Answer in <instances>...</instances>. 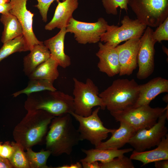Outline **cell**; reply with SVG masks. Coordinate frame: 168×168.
<instances>
[{"instance_id": "ffe728a7", "label": "cell", "mask_w": 168, "mask_h": 168, "mask_svg": "<svg viewBox=\"0 0 168 168\" xmlns=\"http://www.w3.org/2000/svg\"><path fill=\"white\" fill-rule=\"evenodd\" d=\"M154 149L142 152L132 151L130 157L132 160L141 161L145 165L156 161L168 160V135L164 137Z\"/></svg>"}, {"instance_id": "277c9868", "label": "cell", "mask_w": 168, "mask_h": 168, "mask_svg": "<svg viewBox=\"0 0 168 168\" xmlns=\"http://www.w3.org/2000/svg\"><path fill=\"white\" fill-rule=\"evenodd\" d=\"M27 96L24 104L27 111L42 110L55 116L74 112L73 97L62 91H44Z\"/></svg>"}, {"instance_id": "cb8c5ba5", "label": "cell", "mask_w": 168, "mask_h": 168, "mask_svg": "<svg viewBox=\"0 0 168 168\" xmlns=\"http://www.w3.org/2000/svg\"><path fill=\"white\" fill-rule=\"evenodd\" d=\"M0 20L4 26L1 39L3 43L23 35L22 26L14 15L9 12L2 14Z\"/></svg>"}, {"instance_id": "7c38bea8", "label": "cell", "mask_w": 168, "mask_h": 168, "mask_svg": "<svg viewBox=\"0 0 168 168\" xmlns=\"http://www.w3.org/2000/svg\"><path fill=\"white\" fill-rule=\"evenodd\" d=\"M153 29L147 26L140 38L137 60L138 67L137 77L145 79L153 72L155 68L154 46L156 42L152 37Z\"/></svg>"}, {"instance_id": "4316f807", "label": "cell", "mask_w": 168, "mask_h": 168, "mask_svg": "<svg viewBox=\"0 0 168 168\" xmlns=\"http://www.w3.org/2000/svg\"><path fill=\"white\" fill-rule=\"evenodd\" d=\"M26 152L30 168H49L47 165V160L51 155L47 150H42L39 152L33 151L31 148L26 149Z\"/></svg>"}, {"instance_id": "44dd1931", "label": "cell", "mask_w": 168, "mask_h": 168, "mask_svg": "<svg viewBox=\"0 0 168 168\" xmlns=\"http://www.w3.org/2000/svg\"><path fill=\"white\" fill-rule=\"evenodd\" d=\"M23 58V72L28 76L40 65L51 56L49 49L44 43L35 45Z\"/></svg>"}, {"instance_id": "60d3db41", "label": "cell", "mask_w": 168, "mask_h": 168, "mask_svg": "<svg viewBox=\"0 0 168 168\" xmlns=\"http://www.w3.org/2000/svg\"><path fill=\"white\" fill-rule=\"evenodd\" d=\"M2 143L1 142H0V153H1V150H2V144L1 143Z\"/></svg>"}, {"instance_id": "ba28073f", "label": "cell", "mask_w": 168, "mask_h": 168, "mask_svg": "<svg viewBox=\"0 0 168 168\" xmlns=\"http://www.w3.org/2000/svg\"><path fill=\"white\" fill-rule=\"evenodd\" d=\"M100 109V107H98L91 114L87 117L78 115L74 112L71 114L79 123L77 129L81 141H89L95 146V148L107 138L109 133H112L115 129L108 128L104 126L98 114Z\"/></svg>"}, {"instance_id": "83f0119b", "label": "cell", "mask_w": 168, "mask_h": 168, "mask_svg": "<svg viewBox=\"0 0 168 168\" xmlns=\"http://www.w3.org/2000/svg\"><path fill=\"white\" fill-rule=\"evenodd\" d=\"M12 143L14 150L9 160L13 168H30L25 150L16 142H12Z\"/></svg>"}, {"instance_id": "e0dca14e", "label": "cell", "mask_w": 168, "mask_h": 168, "mask_svg": "<svg viewBox=\"0 0 168 168\" xmlns=\"http://www.w3.org/2000/svg\"><path fill=\"white\" fill-rule=\"evenodd\" d=\"M58 2L53 18L45 26L46 30H51L55 28L61 29L66 27L78 5V0H65Z\"/></svg>"}, {"instance_id": "f546056e", "label": "cell", "mask_w": 168, "mask_h": 168, "mask_svg": "<svg viewBox=\"0 0 168 168\" xmlns=\"http://www.w3.org/2000/svg\"><path fill=\"white\" fill-rule=\"evenodd\" d=\"M129 0H102V5L107 13L117 15V9L120 7L126 12L128 10Z\"/></svg>"}, {"instance_id": "4dcf8cb0", "label": "cell", "mask_w": 168, "mask_h": 168, "mask_svg": "<svg viewBox=\"0 0 168 168\" xmlns=\"http://www.w3.org/2000/svg\"><path fill=\"white\" fill-rule=\"evenodd\" d=\"M152 37L156 42L159 43L168 40V17L153 31Z\"/></svg>"}, {"instance_id": "d6a6232c", "label": "cell", "mask_w": 168, "mask_h": 168, "mask_svg": "<svg viewBox=\"0 0 168 168\" xmlns=\"http://www.w3.org/2000/svg\"><path fill=\"white\" fill-rule=\"evenodd\" d=\"M14 150V147L12 142H6L2 145L0 156L9 159L12 155Z\"/></svg>"}, {"instance_id": "74e56055", "label": "cell", "mask_w": 168, "mask_h": 168, "mask_svg": "<svg viewBox=\"0 0 168 168\" xmlns=\"http://www.w3.org/2000/svg\"><path fill=\"white\" fill-rule=\"evenodd\" d=\"M56 168H82V166L81 163L77 162L75 163L71 164L70 165H64L61 166L56 167Z\"/></svg>"}, {"instance_id": "2e32d148", "label": "cell", "mask_w": 168, "mask_h": 168, "mask_svg": "<svg viewBox=\"0 0 168 168\" xmlns=\"http://www.w3.org/2000/svg\"><path fill=\"white\" fill-rule=\"evenodd\" d=\"M139 93L138 100L133 107L149 105L151 102L161 93H168V80L158 77L147 83L139 85Z\"/></svg>"}, {"instance_id": "d4e9b609", "label": "cell", "mask_w": 168, "mask_h": 168, "mask_svg": "<svg viewBox=\"0 0 168 168\" xmlns=\"http://www.w3.org/2000/svg\"><path fill=\"white\" fill-rule=\"evenodd\" d=\"M23 35L7 41L0 49V62L14 53L28 51Z\"/></svg>"}, {"instance_id": "603a6c76", "label": "cell", "mask_w": 168, "mask_h": 168, "mask_svg": "<svg viewBox=\"0 0 168 168\" xmlns=\"http://www.w3.org/2000/svg\"><path fill=\"white\" fill-rule=\"evenodd\" d=\"M58 62L50 57L38 66L28 77L29 80L39 79L46 80L53 83L59 75L58 70Z\"/></svg>"}, {"instance_id": "1f68e13d", "label": "cell", "mask_w": 168, "mask_h": 168, "mask_svg": "<svg viewBox=\"0 0 168 168\" xmlns=\"http://www.w3.org/2000/svg\"><path fill=\"white\" fill-rule=\"evenodd\" d=\"M60 0L63 1L65 0H37L38 3L35 7L39 10L44 22H46L47 21V13L51 4L54 1L58 2Z\"/></svg>"}, {"instance_id": "4fadbf2b", "label": "cell", "mask_w": 168, "mask_h": 168, "mask_svg": "<svg viewBox=\"0 0 168 168\" xmlns=\"http://www.w3.org/2000/svg\"><path fill=\"white\" fill-rule=\"evenodd\" d=\"M27 0H10L11 9L9 12L15 16L20 22L28 51L35 45L43 43L38 40L33 30V18L34 14L26 7Z\"/></svg>"}, {"instance_id": "f35d334b", "label": "cell", "mask_w": 168, "mask_h": 168, "mask_svg": "<svg viewBox=\"0 0 168 168\" xmlns=\"http://www.w3.org/2000/svg\"><path fill=\"white\" fill-rule=\"evenodd\" d=\"M10 2V0H0V5L4 4Z\"/></svg>"}, {"instance_id": "9a60e30c", "label": "cell", "mask_w": 168, "mask_h": 168, "mask_svg": "<svg viewBox=\"0 0 168 168\" xmlns=\"http://www.w3.org/2000/svg\"><path fill=\"white\" fill-rule=\"evenodd\" d=\"M96 55L99 59L97 67L99 71L112 77L119 74V64L115 47L100 42Z\"/></svg>"}, {"instance_id": "8fae6325", "label": "cell", "mask_w": 168, "mask_h": 168, "mask_svg": "<svg viewBox=\"0 0 168 168\" xmlns=\"http://www.w3.org/2000/svg\"><path fill=\"white\" fill-rule=\"evenodd\" d=\"M108 25L107 22L102 17L99 18L96 22L90 23L78 21L72 17L66 28L67 32L74 34L78 43L85 44H95L100 41Z\"/></svg>"}, {"instance_id": "8992f818", "label": "cell", "mask_w": 168, "mask_h": 168, "mask_svg": "<svg viewBox=\"0 0 168 168\" xmlns=\"http://www.w3.org/2000/svg\"><path fill=\"white\" fill-rule=\"evenodd\" d=\"M168 109V105L164 108H152L145 105L110 113L117 122H125L137 131L152 126Z\"/></svg>"}, {"instance_id": "9c48e42d", "label": "cell", "mask_w": 168, "mask_h": 168, "mask_svg": "<svg viewBox=\"0 0 168 168\" xmlns=\"http://www.w3.org/2000/svg\"><path fill=\"white\" fill-rule=\"evenodd\" d=\"M121 23L120 26L108 25L106 31L101 36L100 41L115 47L122 42L140 38L147 27L137 19H132L128 16H124Z\"/></svg>"}, {"instance_id": "52a82bcc", "label": "cell", "mask_w": 168, "mask_h": 168, "mask_svg": "<svg viewBox=\"0 0 168 168\" xmlns=\"http://www.w3.org/2000/svg\"><path fill=\"white\" fill-rule=\"evenodd\" d=\"M128 5L147 26L157 27L168 17V0H129Z\"/></svg>"}, {"instance_id": "d6986e66", "label": "cell", "mask_w": 168, "mask_h": 168, "mask_svg": "<svg viewBox=\"0 0 168 168\" xmlns=\"http://www.w3.org/2000/svg\"><path fill=\"white\" fill-rule=\"evenodd\" d=\"M120 126L113 132L111 137L102 142L96 148L119 149L128 143L136 131L132 127L123 122H119Z\"/></svg>"}, {"instance_id": "6da1fadb", "label": "cell", "mask_w": 168, "mask_h": 168, "mask_svg": "<svg viewBox=\"0 0 168 168\" xmlns=\"http://www.w3.org/2000/svg\"><path fill=\"white\" fill-rule=\"evenodd\" d=\"M71 116L68 114L55 116L49 125L46 136V148L54 156L63 154L70 155L74 147L81 141L80 133L73 124Z\"/></svg>"}, {"instance_id": "d590c367", "label": "cell", "mask_w": 168, "mask_h": 168, "mask_svg": "<svg viewBox=\"0 0 168 168\" xmlns=\"http://www.w3.org/2000/svg\"><path fill=\"white\" fill-rule=\"evenodd\" d=\"M154 162V166L156 168H168V160H160Z\"/></svg>"}, {"instance_id": "ab89813d", "label": "cell", "mask_w": 168, "mask_h": 168, "mask_svg": "<svg viewBox=\"0 0 168 168\" xmlns=\"http://www.w3.org/2000/svg\"><path fill=\"white\" fill-rule=\"evenodd\" d=\"M163 100L166 102H168V95H166L164 96L163 98Z\"/></svg>"}, {"instance_id": "484cf974", "label": "cell", "mask_w": 168, "mask_h": 168, "mask_svg": "<svg viewBox=\"0 0 168 168\" xmlns=\"http://www.w3.org/2000/svg\"><path fill=\"white\" fill-rule=\"evenodd\" d=\"M29 80L26 87L12 95L14 97H17L23 94L28 96L33 93L44 91H54L57 90L53 85V83L49 81L39 79Z\"/></svg>"}, {"instance_id": "8d00e7d4", "label": "cell", "mask_w": 168, "mask_h": 168, "mask_svg": "<svg viewBox=\"0 0 168 168\" xmlns=\"http://www.w3.org/2000/svg\"><path fill=\"white\" fill-rule=\"evenodd\" d=\"M11 9V5L10 2L0 5V13L4 14L8 13Z\"/></svg>"}, {"instance_id": "f1b7e54d", "label": "cell", "mask_w": 168, "mask_h": 168, "mask_svg": "<svg viewBox=\"0 0 168 168\" xmlns=\"http://www.w3.org/2000/svg\"><path fill=\"white\" fill-rule=\"evenodd\" d=\"M100 168H134L132 160L124 155L107 162L99 163Z\"/></svg>"}, {"instance_id": "ac0fdd59", "label": "cell", "mask_w": 168, "mask_h": 168, "mask_svg": "<svg viewBox=\"0 0 168 168\" xmlns=\"http://www.w3.org/2000/svg\"><path fill=\"white\" fill-rule=\"evenodd\" d=\"M67 33L66 27H63L55 35L43 42L50 51L51 57L58 62L59 66L64 68L71 64L70 58L65 54L64 50L65 37Z\"/></svg>"}, {"instance_id": "7a4b0ae2", "label": "cell", "mask_w": 168, "mask_h": 168, "mask_svg": "<svg viewBox=\"0 0 168 168\" xmlns=\"http://www.w3.org/2000/svg\"><path fill=\"white\" fill-rule=\"evenodd\" d=\"M54 116L42 110L27 111L13 132L16 143L25 150L40 142L46 136Z\"/></svg>"}, {"instance_id": "5b68a950", "label": "cell", "mask_w": 168, "mask_h": 168, "mask_svg": "<svg viewBox=\"0 0 168 168\" xmlns=\"http://www.w3.org/2000/svg\"><path fill=\"white\" fill-rule=\"evenodd\" d=\"M73 80L74 113L87 117L91 114L95 107H100L103 110L105 109L104 102L99 96L98 88L91 79L87 78L85 83L75 77Z\"/></svg>"}, {"instance_id": "836d02e7", "label": "cell", "mask_w": 168, "mask_h": 168, "mask_svg": "<svg viewBox=\"0 0 168 168\" xmlns=\"http://www.w3.org/2000/svg\"><path fill=\"white\" fill-rule=\"evenodd\" d=\"M13 167L9 159L0 156V168H12Z\"/></svg>"}, {"instance_id": "7402d4cb", "label": "cell", "mask_w": 168, "mask_h": 168, "mask_svg": "<svg viewBox=\"0 0 168 168\" xmlns=\"http://www.w3.org/2000/svg\"><path fill=\"white\" fill-rule=\"evenodd\" d=\"M82 152L86 155V157L80 160L81 162H91L99 161L101 163L108 162L114 158L133 151L132 148L123 149H100L96 148L86 150L82 149Z\"/></svg>"}, {"instance_id": "30bf717a", "label": "cell", "mask_w": 168, "mask_h": 168, "mask_svg": "<svg viewBox=\"0 0 168 168\" xmlns=\"http://www.w3.org/2000/svg\"><path fill=\"white\" fill-rule=\"evenodd\" d=\"M168 109L159 118L156 123L149 128H144L136 131L128 143L133 147L134 150L142 152L157 146L162 138L167 134L166 126L168 119Z\"/></svg>"}, {"instance_id": "5bb4252c", "label": "cell", "mask_w": 168, "mask_h": 168, "mask_svg": "<svg viewBox=\"0 0 168 168\" xmlns=\"http://www.w3.org/2000/svg\"><path fill=\"white\" fill-rule=\"evenodd\" d=\"M140 38H132L116 47L119 64V76L130 75L138 66L137 57Z\"/></svg>"}, {"instance_id": "3957f363", "label": "cell", "mask_w": 168, "mask_h": 168, "mask_svg": "<svg viewBox=\"0 0 168 168\" xmlns=\"http://www.w3.org/2000/svg\"><path fill=\"white\" fill-rule=\"evenodd\" d=\"M139 93V85L134 79H118L99 93L106 108L110 112L123 111L133 107Z\"/></svg>"}, {"instance_id": "e575fe53", "label": "cell", "mask_w": 168, "mask_h": 168, "mask_svg": "<svg viewBox=\"0 0 168 168\" xmlns=\"http://www.w3.org/2000/svg\"><path fill=\"white\" fill-rule=\"evenodd\" d=\"M83 168H100V164L97 161L91 162H81Z\"/></svg>"}]
</instances>
